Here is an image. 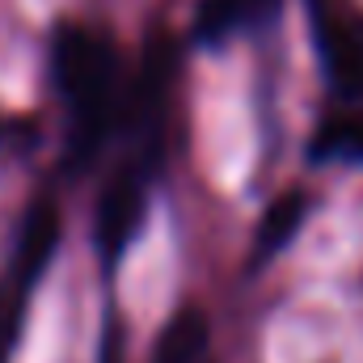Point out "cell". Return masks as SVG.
<instances>
[{"mask_svg": "<svg viewBox=\"0 0 363 363\" xmlns=\"http://www.w3.org/2000/svg\"><path fill=\"white\" fill-rule=\"evenodd\" d=\"M279 9H283V0H199L190 38L203 43V47H220L237 34L271 26L279 17Z\"/></svg>", "mask_w": 363, "mask_h": 363, "instance_id": "5", "label": "cell"}, {"mask_svg": "<svg viewBox=\"0 0 363 363\" xmlns=\"http://www.w3.org/2000/svg\"><path fill=\"white\" fill-rule=\"evenodd\" d=\"M313 34H317V55H321L330 89L338 97H347V101H359L363 97V13L313 4Z\"/></svg>", "mask_w": 363, "mask_h": 363, "instance_id": "4", "label": "cell"}, {"mask_svg": "<svg viewBox=\"0 0 363 363\" xmlns=\"http://www.w3.org/2000/svg\"><path fill=\"white\" fill-rule=\"evenodd\" d=\"M55 245H60V207L51 194H43L21 216L17 237H13V254L0 271V363H9V355H13V342H17L21 321H26L30 291H34L38 274L51 267Z\"/></svg>", "mask_w": 363, "mask_h": 363, "instance_id": "3", "label": "cell"}, {"mask_svg": "<svg viewBox=\"0 0 363 363\" xmlns=\"http://www.w3.org/2000/svg\"><path fill=\"white\" fill-rule=\"evenodd\" d=\"M308 207H313V194H308L304 186L283 190L271 207H267V216L258 220L254 241H250V267H254V271H262L267 262H274V258L296 241V233H300L304 220H308Z\"/></svg>", "mask_w": 363, "mask_h": 363, "instance_id": "6", "label": "cell"}, {"mask_svg": "<svg viewBox=\"0 0 363 363\" xmlns=\"http://www.w3.org/2000/svg\"><path fill=\"white\" fill-rule=\"evenodd\" d=\"M47 72L68 114V169H85L123 131L127 85L118 81L114 43L85 21H55L47 38Z\"/></svg>", "mask_w": 363, "mask_h": 363, "instance_id": "1", "label": "cell"}, {"mask_svg": "<svg viewBox=\"0 0 363 363\" xmlns=\"http://www.w3.org/2000/svg\"><path fill=\"white\" fill-rule=\"evenodd\" d=\"M211 342V321L199 304H182L174 317L161 325L157 342H152V363H203Z\"/></svg>", "mask_w": 363, "mask_h": 363, "instance_id": "7", "label": "cell"}, {"mask_svg": "<svg viewBox=\"0 0 363 363\" xmlns=\"http://www.w3.org/2000/svg\"><path fill=\"white\" fill-rule=\"evenodd\" d=\"M161 140H144L131 144V157L114 165V174L106 178L97 194V220H93V237H97V258L106 274L123 262V254L131 250V241L144 228V211H148V194L161 169Z\"/></svg>", "mask_w": 363, "mask_h": 363, "instance_id": "2", "label": "cell"}]
</instances>
